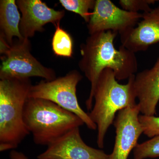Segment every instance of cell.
I'll use <instances>...</instances> for the list:
<instances>
[{
  "label": "cell",
  "mask_w": 159,
  "mask_h": 159,
  "mask_svg": "<svg viewBox=\"0 0 159 159\" xmlns=\"http://www.w3.org/2000/svg\"><path fill=\"white\" fill-rule=\"evenodd\" d=\"M118 34L109 31L89 34L80 45L81 57L78 67L91 84L89 95L85 102L88 111L93 108L94 89L103 70H112L117 80L128 79L138 71L135 53L122 45L119 49L114 46Z\"/></svg>",
  "instance_id": "obj_1"
},
{
  "label": "cell",
  "mask_w": 159,
  "mask_h": 159,
  "mask_svg": "<svg viewBox=\"0 0 159 159\" xmlns=\"http://www.w3.org/2000/svg\"><path fill=\"white\" fill-rule=\"evenodd\" d=\"M133 75L126 84H120L113 71L105 69L99 75L94 89V104L89 116L97 126V145L100 148L104 146L107 132L114 123L117 112L135 105L136 96Z\"/></svg>",
  "instance_id": "obj_2"
},
{
  "label": "cell",
  "mask_w": 159,
  "mask_h": 159,
  "mask_svg": "<svg viewBox=\"0 0 159 159\" xmlns=\"http://www.w3.org/2000/svg\"><path fill=\"white\" fill-rule=\"evenodd\" d=\"M24 124L36 145H49L84 124L77 115L46 99L28 98L23 113Z\"/></svg>",
  "instance_id": "obj_3"
},
{
  "label": "cell",
  "mask_w": 159,
  "mask_h": 159,
  "mask_svg": "<svg viewBox=\"0 0 159 159\" xmlns=\"http://www.w3.org/2000/svg\"><path fill=\"white\" fill-rule=\"evenodd\" d=\"M30 79L0 80V151L14 150L29 134L23 120Z\"/></svg>",
  "instance_id": "obj_4"
},
{
  "label": "cell",
  "mask_w": 159,
  "mask_h": 159,
  "mask_svg": "<svg viewBox=\"0 0 159 159\" xmlns=\"http://www.w3.org/2000/svg\"><path fill=\"white\" fill-rule=\"evenodd\" d=\"M82 78V74L74 70L53 80H42L31 86L28 98L44 99L54 102L78 116L90 129L96 130L97 125L80 107L77 99V86Z\"/></svg>",
  "instance_id": "obj_5"
},
{
  "label": "cell",
  "mask_w": 159,
  "mask_h": 159,
  "mask_svg": "<svg viewBox=\"0 0 159 159\" xmlns=\"http://www.w3.org/2000/svg\"><path fill=\"white\" fill-rule=\"evenodd\" d=\"M31 49L29 39L13 42L9 50L1 57L0 79L39 77L48 81L56 79L55 71L42 64L31 54Z\"/></svg>",
  "instance_id": "obj_6"
},
{
  "label": "cell",
  "mask_w": 159,
  "mask_h": 159,
  "mask_svg": "<svg viewBox=\"0 0 159 159\" xmlns=\"http://www.w3.org/2000/svg\"><path fill=\"white\" fill-rule=\"evenodd\" d=\"M142 17V13L120 9L110 0H96L87 28L89 34L110 31L120 35L135 27Z\"/></svg>",
  "instance_id": "obj_7"
},
{
  "label": "cell",
  "mask_w": 159,
  "mask_h": 159,
  "mask_svg": "<svg viewBox=\"0 0 159 159\" xmlns=\"http://www.w3.org/2000/svg\"><path fill=\"white\" fill-rule=\"evenodd\" d=\"M140 113L138 103L118 112L114 122L116 132L115 145L109 159H127L138 145L139 137L143 133L139 119Z\"/></svg>",
  "instance_id": "obj_8"
},
{
  "label": "cell",
  "mask_w": 159,
  "mask_h": 159,
  "mask_svg": "<svg viewBox=\"0 0 159 159\" xmlns=\"http://www.w3.org/2000/svg\"><path fill=\"white\" fill-rule=\"evenodd\" d=\"M104 151L89 146L83 140L79 128L70 131L48 146L38 159H109Z\"/></svg>",
  "instance_id": "obj_9"
},
{
  "label": "cell",
  "mask_w": 159,
  "mask_h": 159,
  "mask_svg": "<svg viewBox=\"0 0 159 159\" xmlns=\"http://www.w3.org/2000/svg\"><path fill=\"white\" fill-rule=\"evenodd\" d=\"M16 3L21 13L19 29L24 39L43 32L46 24L52 23L55 27L65 15L64 10H55L40 0H17Z\"/></svg>",
  "instance_id": "obj_10"
},
{
  "label": "cell",
  "mask_w": 159,
  "mask_h": 159,
  "mask_svg": "<svg viewBox=\"0 0 159 159\" xmlns=\"http://www.w3.org/2000/svg\"><path fill=\"white\" fill-rule=\"evenodd\" d=\"M122 45L134 53L145 51L159 42V6L142 13L133 29L120 34Z\"/></svg>",
  "instance_id": "obj_11"
},
{
  "label": "cell",
  "mask_w": 159,
  "mask_h": 159,
  "mask_svg": "<svg viewBox=\"0 0 159 159\" xmlns=\"http://www.w3.org/2000/svg\"><path fill=\"white\" fill-rule=\"evenodd\" d=\"M134 85L140 113L155 116L159 102V56L152 67L135 74Z\"/></svg>",
  "instance_id": "obj_12"
},
{
  "label": "cell",
  "mask_w": 159,
  "mask_h": 159,
  "mask_svg": "<svg viewBox=\"0 0 159 159\" xmlns=\"http://www.w3.org/2000/svg\"><path fill=\"white\" fill-rule=\"evenodd\" d=\"M19 8L15 0L0 1V36H2L9 45L13 43V39L23 40L20 31L21 18Z\"/></svg>",
  "instance_id": "obj_13"
},
{
  "label": "cell",
  "mask_w": 159,
  "mask_h": 159,
  "mask_svg": "<svg viewBox=\"0 0 159 159\" xmlns=\"http://www.w3.org/2000/svg\"><path fill=\"white\" fill-rule=\"evenodd\" d=\"M52 40V50L54 54L61 57H71L73 54V41L66 31L61 29L60 23L55 26Z\"/></svg>",
  "instance_id": "obj_14"
},
{
  "label": "cell",
  "mask_w": 159,
  "mask_h": 159,
  "mask_svg": "<svg viewBox=\"0 0 159 159\" xmlns=\"http://www.w3.org/2000/svg\"><path fill=\"white\" fill-rule=\"evenodd\" d=\"M61 6L68 11L78 14L88 23L92 12L89 10H93L96 0H60Z\"/></svg>",
  "instance_id": "obj_15"
},
{
  "label": "cell",
  "mask_w": 159,
  "mask_h": 159,
  "mask_svg": "<svg viewBox=\"0 0 159 159\" xmlns=\"http://www.w3.org/2000/svg\"><path fill=\"white\" fill-rule=\"evenodd\" d=\"M134 159H145L159 157V136L138 144L134 149Z\"/></svg>",
  "instance_id": "obj_16"
},
{
  "label": "cell",
  "mask_w": 159,
  "mask_h": 159,
  "mask_svg": "<svg viewBox=\"0 0 159 159\" xmlns=\"http://www.w3.org/2000/svg\"><path fill=\"white\" fill-rule=\"evenodd\" d=\"M143 134L148 138L159 136V117L139 115Z\"/></svg>",
  "instance_id": "obj_17"
},
{
  "label": "cell",
  "mask_w": 159,
  "mask_h": 159,
  "mask_svg": "<svg viewBox=\"0 0 159 159\" xmlns=\"http://www.w3.org/2000/svg\"><path fill=\"white\" fill-rule=\"evenodd\" d=\"M158 2L156 0H120L119 4L122 9L133 12H148L152 10L150 6Z\"/></svg>",
  "instance_id": "obj_18"
},
{
  "label": "cell",
  "mask_w": 159,
  "mask_h": 159,
  "mask_svg": "<svg viewBox=\"0 0 159 159\" xmlns=\"http://www.w3.org/2000/svg\"><path fill=\"white\" fill-rule=\"evenodd\" d=\"M10 46L2 36H0V53L1 55H4L10 48Z\"/></svg>",
  "instance_id": "obj_19"
},
{
  "label": "cell",
  "mask_w": 159,
  "mask_h": 159,
  "mask_svg": "<svg viewBox=\"0 0 159 159\" xmlns=\"http://www.w3.org/2000/svg\"><path fill=\"white\" fill-rule=\"evenodd\" d=\"M9 157L10 159H29L25 154L15 150L11 151Z\"/></svg>",
  "instance_id": "obj_20"
}]
</instances>
